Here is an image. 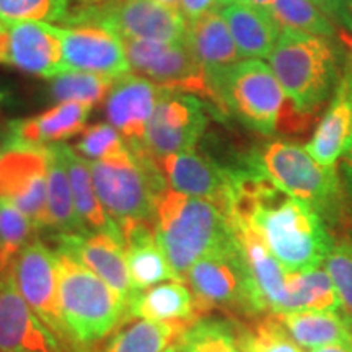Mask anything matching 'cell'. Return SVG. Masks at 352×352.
I'll list each match as a JSON object with an SVG mask.
<instances>
[{"label":"cell","mask_w":352,"mask_h":352,"mask_svg":"<svg viewBox=\"0 0 352 352\" xmlns=\"http://www.w3.org/2000/svg\"><path fill=\"white\" fill-rule=\"evenodd\" d=\"M226 212L252 228L287 272L323 266L334 245L324 219L311 206L279 191L248 166L230 170Z\"/></svg>","instance_id":"1"},{"label":"cell","mask_w":352,"mask_h":352,"mask_svg":"<svg viewBox=\"0 0 352 352\" xmlns=\"http://www.w3.org/2000/svg\"><path fill=\"white\" fill-rule=\"evenodd\" d=\"M155 232L158 245L182 283H186L192 264L236 241L226 209L170 188L157 202Z\"/></svg>","instance_id":"2"},{"label":"cell","mask_w":352,"mask_h":352,"mask_svg":"<svg viewBox=\"0 0 352 352\" xmlns=\"http://www.w3.org/2000/svg\"><path fill=\"white\" fill-rule=\"evenodd\" d=\"M59 307L76 352L91 349L129 318L127 300L77 259L56 250Z\"/></svg>","instance_id":"3"},{"label":"cell","mask_w":352,"mask_h":352,"mask_svg":"<svg viewBox=\"0 0 352 352\" xmlns=\"http://www.w3.org/2000/svg\"><path fill=\"white\" fill-rule=\"evenodd\" d=\"M267 64L298 116L314 114L338 85V51L331 38L283 30Z\"/></svg>","instance_id":"4"},{"label":"cell","mask_w":352,"mask_h":352,"mask_svg":"<svg viewBox=\"0 0 352 352\" xmlns=\"http://www.w3.org/2000/svg\"><path fill=\"white\" fill-rule=\"evenodd\" d=\"M88 164L96 196L120 230L134 222H155L157 202L168 184L145 148Z\"/></svg>","instance_id":"5"},{"label":"cell","mask_w":352,"mask_h":352,"mask_svg":"<svg viewBox=\"0 0 352 352\" xmlns=\"http://www.w3.org/2000/svg\"><path fill=\"white\" fill-rule=\"evenodd\" d=\"M248 168L279 191L307 202L323 219L338 215L341 189L336 168L320 165L302 145L271 140L248 157Z\"/></svg>","instance_id":"6"},{"label":"cell","mask_w":352,"mask_h":352,"mask_svg":"<svg viewBox=\"0 0 352 352\" xmlns=\"http://www.w3.org/2000/svg\"><path fill=\"white\" fill-rule=\"evenodd\" d=\"M186 284L195 297L199 318L215 310L235 315V320L267 314L250 276L239 241L192 264L186 274Z\"/></svg>","instance_id":"7"},{"label":"cell","mask_w":352,"mask_h":352,"mask_svg":"<svg viewBox=\"0 0 352 352\" xmlns=\"http://www.w3.org/2000/svg\"><path fill=\"white\" fill-rule=\"evenodd\" d=\"M223 111L232 113L259 134L279 129L290 103L279 80L264 59H243L223 77L217 88Z\"/></svg>","instance_id":"8"},{"label":"cell","mask_w":352,"mask_h":352,"mask_svg":"<svg viewBox=\"0 0 352 352\" xmlns=\"http://www.w3.org/2000/svg\"><path fill=\"white\" fill-rule=\"evenodd\" d=\"M131 72L147 78L157 87L175 94L195 95L208 100L214 108L226 114L222 101L210 85L204 69L186 41H142L122 39Z\"/></svg>","instance_id":"9"},{"label":"cell","mask_w":352,"mask_h":352,"mask_svg":"<svg viewBox=\"0 0 352 352\" xmlns=\"http://www.w3.org/2000/svg\"><path fill=\"white\" fill-rule=\"evenodd\" d=\"M64 25H96L121 39L186 41L188 21L178 10L153 0H111L100 7L69 12Z\"/></svg>","instance_id":"10"},{"label":"cell","mask_w":352,"mask_h":352,"mask_svg":"<svg viewBox=\"0 0 352 352\" xmlns=\"http://www.w3.org/2000/svg\"><path fill=\"white\" fill-rule=\"evenodd\" d=\"M0 199L12 202L36 230L50 228L47 148L7 144L0 153Z\"/></svg>","instance_id":"11"},{"label":"cell","mask_w":352,"mask_h":352,"mask_svg":"<svg viewBox=\"0 0 352 352\" xmlns=\"http://www.w3.org/2000/svg\"><path fill=\"white\" fill-rule=\"evenodd\" d=\"M13 277L25 302L56 334L65 351L72 352V342L65 331L59 307L56 252L47 248L39 239H34L13 263Z\"/></svg>","instance_id":"12"},{"label":"cell","mask_w":352,"mask_h":352,"mask_svg":"<svg viewBox=\"0 0 352 352\" xmlns=\"http://www.w3.org/2000/svg\"><path fill=\"white\" fill-rule=\"evenodd\" d=\"M206 127L208 114L201 98L165 90L145 129L144 148L155 160L195 151Z\"/></svg>","instance_id":"13"},{"label":"cell","mask_w":352,"mask_h":352,"mask_svg":"<svg viewBox=\"0 0 352 352\" xmlns=\"http://www.w3.org/2000/svg\"><path fill=\"white\" fill-rule=\"evenodd\" d=\"M65 70L118 78L131 72L122 39L96 25L59 26Z\"/></svg>","instance_id":"14"},{"label":"cell","mask_w":352,"mask_h":352,"mask_svg":"<svg viewBox=\"0 0 352 352\" xmlns=\"http://www.w3.org/2000/svg\"><path fill=\"white\" fill-rule=\"evenodd\" d=\"M0 352H67L21 297L13 267L0 274Z\"/></svg>","instance_id":"15"},{"label":"cell","mask_w":352,"mask_h":352,"mask_svg":"<svg viewBox=\"0 0 352 352\" xmlns=\"http://www.w3.org/2000/svg\"><path fill=\"white\" fill-rule=\"evenodd\" d=\"M7 25L3 64L44 78L64 72L59 26L46 21H15Z\"/></svg>","instance_id":"16"},{"label":"cell","mask_w":352,"mask_h":352,"mask_svg":"<svg viewBox=\"0 0 352 352\" xmlns=\"http://www.w3.org/2000/svg\"><path fill=\"white\" fill-rule=\"evenodd\" d=\"M164 91L134 72L114 80L107 96V116L132 151L144 148L145 129Z\"/></svg>","instance_id":"17"},{"label":"cell","mask_w":352,"mask_h":352,"mask_svg":"<svg viewBox=\"0 0 352 352\" xmlns=\"http://www.w3.org/2000/svg\"><path fill=\"white\" fill-rule=\"evenodd\" d=\"M57 252H63L94 271L116 289L127 302L135 294L127 270L124 241L107 232L57 235Z\"/></svg>","instance_id":"18"},{"label":"cell","mask_w":352,"mask_h":352,"mask_svg":"<svg viewBox=\"0 0 352 352\" xmlns=\"http://www.w3.org/2000/svg\"><path fill=\"white\" fill-rule=\"evenodd\" d=\"M157 165L170 189L212 201L226 209L230 192V170L220 168L196 151L158 158Z\"/></svg>","instance_id":"19"},{"label":"cell","mask_w":352,"mask_h":352,"mask_svg":"<svg viewBox=\"0 0 352 352\" xmlns=\"http://www.w3.org/2000/svg\"><path fill=\"white\" fill-rule=\"evenodd\" d=\"M186 43L204 69L215 94L223 77L240 60H243L220 8L195 21H189Z\"/></svg>","instance_id":"20"},{"label":"cell","mask_w":352,"mask_h":352,"mask_svg":"<svg viewBox=\"0 0 352 352\" xmlns=\"http://www.w3.org/2000/svg\"><path fill=\"white\" fill-rule=\"evenodd\" d=\"M91 107L82 103H59L38 116L8 122L7 144L50 147L63 144L85 129ZM3 145V147H6Z\"/></svg>","instance_id":"21"},{"label":"cell","mask_w":352,"mask_h":352,"mask_svg":"<svg viewBox=\"0 0 352 352\" xmlns=\"http://www.w3.org/2000/svg\"><path fill=\"white\" fill-rule=\"evenodd\" d=\"M352 139V74L344 69L331 103L305 148L320 165L336 168Z\"/></svg>","instance_id":"22"},{"label":"cell","mask_w":352,"mask_h":352,"mask_svg":"<svg viewBox=\"0 0 352 352\" xmlns=\"http://www.w3.org/2000/svg\"><path fill=\"white\" fill-rule=\"evenodd\" d=\"M230 222L264 308L267 314H283L285 310V300H287V289H285L287 271L272 256V253L264 246L252 228L239 220L230 219Z\"/></svg>","instance_id":"23"},{"label":"cell","mask_w":352,"mask_h":352,"mask_svg":"<svg viewBox=\"0 0 352 352\" xmlns=\"http://www.w3.org/2000/svg\"><path fill=\"white\" fill-rule=\"evenodd\" d=\"M129 276L135 292L176 279L158 245L155 222H134L121 228Z\"/></svg>","instance_id":"24"},{"label":"cell","mask_w":352,"mask_h":352,"mask_svg":"<svg viewBox=\"0 0 352 352\" xmlns=\"http://www.w3.org/2000/svg\"><path fill=\"white\" fill-rule=\"evenodd\" d=\"M223 20L243 59H267L283 30L271 13L246 0L220 7Z\"/></svg>","instance_id":"25"},{"label":"cell","mask_w":352,"mask_h":352,"mask_svg":"<svg viewBox=\"0 0 352 352\" xmlns=\"http://www.w3.org/2000/svg\"><path fill=\"white\" fill-rule=\"evenodd\" d=\"M127 314L129 318L183 324H191L199 318L191 289L182 280L160 283L135 292L127 302Z\"/></svg>","instance_id":"26"},{"label":"cell","mask_w":352,"mask_h":352,"mask_svg":"<svg viewBox=\"0 0 352 352\" xmlns=\"http://www.w3.org/2000/svg\"><path fill=\"white\" fill-rule=\"evenodd\" d=\"M277 316L305 351L352 344V318L344 310H290Z\"/></svg>","instance_id":"27"},{"label":"cell","mask_w":352,"mask_h":352,"mask_svg":"<svg viewBox=\"0 0 352 352\" xmlns=\"http://www.w3.org/2000/svg\"><path fill=\"white\" fill-rule=\"evenodd\" d=\"M59 148L60 153H63L65 170H67L69 175L74 204H76V210L82 220L83 227L88 232H107L122 239L120 227L109 219L103 204H101L98 196H96L90 164H88L85 158L78 155L72 147H69L67 144H59Z\"/></svg>","instance_id":"28"},{"label":"cell","mask_w":352,"mask_h":352,"mask_svg":"<svg viewBox=\"0 0 352 352\" xmlns=\"http://www.w3.org/2000/svg\"><path fill=\"white\" fill-rule=\"evenodd\" d=\"M47 148V215H50V230L56 235H74L87 233L76 204H74L72 189L63 153L59 144L50 145Z\"/></svg>","instance_id":"29"},{"label":"cell","mask_w":352,"mask_h":352,"mask_svg":"<svg viewBox=\"0 0 352 352\" xmlns=\"http://www.w3.org/2000/svg\"><path fill=\"white\" fill-rule=\"evenodd\" d=\"M285 289H287V300H285L284 311L342 310L336 287H334L331 277H329L328 271L324 270V266L308 271L287 272Z\"/></svg>","instance_id":"30"},{"label":"cell","mask_w":352,"mask_h":352,"mask_svg":"<svg viewBox=\"0 0 352 352\" xmlns=\"http://www.w3.org/2000/svg\"><path fill=\"white\" fill-rule=\"evenodd\" d=\"M186 327L189 324L134 318L114 334L103 352H165Z\"/></svg>","instance_id":"31"},{"label":"cell","mask_w":352,"mask_h":352,"mask_svg":"<svg viewBox=\"0 0 352 352\" xmlns=\"http://www.w3.org/2000/svg\"><path fill=\"white\" fill-rule=\"evenodd\" d=\"M178 352H243L233 320L201 316L173 342Z\"/></svg>","instance_id":"32"},{"label":"cell","mask_w":352,"mask_h":352,"mask_svg":"<svg viewBox=\"0 0 352 352\" xmlns=\"http://www.w3.org/2000/svg\"><path fill=\"white\" fill-rule=\"evenodd\" d=\"M233 321L243 352H305L276 314Z\"/></svg>","instance_id":"33"},{"label":"cell","mask_w":352,"mask_h":352,"mask_svg":"<svg viewBox=\"0 0 352 352\" xmlns=\"http://www.w3.org/2000/svg\"><path fill=\"white\" fill-rule=\"evenodd\" d=\"M271 13L280 30H296L331 39L338 34L336 23L314 0H272Z\"/></svg>","instance_id":"34"},{"label":"cell","mask_w":352,"mask_h":352,"mask_svg":"<svg viewBox=\"0 0 352 352\" xmlns=\"http://www.w3.org/2000/svg\"><path fill=\"white\" fill-rule=\"evenodd\" d=\"M116 78L80 70H65L51 78V95L59 103H82L95 107L107 98Z\"/></svg>","instance_id":"35"},{"label":"cell","mask_w":352,"mask_h":352,"mask_svg":"<svg viewBox=\"0 0 352 352\" xmlns=\"http://www.w3.org/2000/svg\"><path fill=\"white\" fill-rule=\"evenodd\" d=\"M36 228L12 202L0 199V274L12 271L25 246L36 239Z\"/></svg>","instance_id":"36"},{"label":"cell","mask_w":352,"mask_h":352,"mask_svg":"<svg viewBox=\"0 0 352 352\" xmlns=\"http://www.w3.org/2000/svg\"><path fill=\"white\" fill-rule=\"evenodd\" d=\"M76 152L88 162H101L120 158L131 152L129 145L109 122L85 127L76 145Z\"/></svg>","instance_id":"37"},{"label":"cell","mask_w":352,"mask_h":352,"mask_svg":"<svg viewBox=\"0 0 352 352\" xmlns=\"http://www.w3.org/2000/svg\"><path fill=\"white\" fill-rule=\"evenodd\" d=\"M67 15L69 0H0V20L3 23L28 20L64 23Z\"/></svg>","instance_id":"38"},{"label":"cell","mask_w":352,"mask_h":352,"mask_svg":"<svg viewBox=\"0 0 352 352\" xmlns=\"http://www.w3.org/2000/svg\"><path fill=\"white\" fill-rule=\"evenodd\" d=\"M323 266L336 287L342 310L352 318V240L334 241Z\"/></svg>","instance_id":"39"},{"label":"cell","mask_w":352,"mask_h":352,"mask_svg":"<svg viewBox=\"0 0 352 352\" xmlns=\"http://www.w3.org/2000/svg\"><path fill=\"white\" fill-rule=\"evenodd\" d=\"M314 2L334 23L344 26L347 33H352V10L347 0H314Z\"/></svg>","instance_id":"40"},{"label":"cell","mask_w":352,"mask_h":352,"mask_svg":"<svg viewBox=\"0 0 352 352\" xmlns=\"http://www.w3.org/2000/svg\"><path fill=\"white\" fill-rule=\"evenodd\" d=\"M220 0H182L179 13L186 19V21H195L201 16L208 15L209 12L219 10Z\"/></svg>","instance_id":"41"},{"label":"cell","mask_w":352,"mask_h":352,"mask_svg":"<svg viewBox=\"0 0 352 352\" xmlns=\"http://www.w3.org/2000/svg\"><path fill=\"white\" fill-rule=\"evenodd\" d=\"M108 2H111V0H69V12L87 10V8L100 7Z\"/></svg>","instance_id":"42"},{"label":"cell","mask_w":352,"mask_h":352,"mask_svg":"<svg viewBox=\"0 0 352 352\" xmlns=\"http://www.w3.org/2000/svg\"><path fill=\"white\" fill-rule=\"evenodd\" d=\"M344 176H346L347 189H349V192L352 196V139H351L349 148H347V152L344 155Z\"/></svg>","instance_id":"43"},{"label":"cell","mask_w":352,"mask_h":352,"mask_svg":"<svg viewBox=\"0 0 352 352\" xmlns=\"http://www.w3.org/2000/svg\"><path fill=\"white\" fill-rule=\"evenodd\" d=\"M6 46H7V25L0 20V64H3V57H6Z\"/></svg>","instance_id":"44"},{"label":"cell","mask_w":352,"mask_h":352,"mask_svg":"<svg viewBox=\"0 0 352 352\" xmlns=\"http://www.w3.org/2000/svg\"><path fill=\"white\" fill-rule=\"evenodd\" d=\"M310 352H352V344H333L318 347V349H311Z\"/></svg>","instance_id":"45"},{"label":"cell","mask_w":352,"mask_h":352,"mask_svg":"<svg viewBox=\"0 0 352 352\" xmlns=\"http://www.w3.org/2000/svg\"><path fill=\"white\" fill-rule=\"evenodd\" d=\"M248 3H252V6L261 8V10L271 13L272 10V0H246ZM272 15V13H271Z\"/></svg>","instance_id":"46"},{"label":"cell","mask_w":352,"mask_h":352,"mask_svg":"<svg viewBox=\"0 0 352 352\" xmlns=\"http://www.w3.org/2000/svg\"><path fill=\"white\" fill-rule=\"evenodd\" d=\"M153 2L160 3V6L173 8V10L179 12V7H182V0H153Z\"/></svg>","instance_id":"47"},{"label":"cell","mask_w":352,"mask_h":352,"mask_svg":"<svg viewBox=\"0 0 352 352\" xmlns=\"http://www.w3.org/2000/svg\"><path fill=\"white\" fill-rule=\"evenodd\" d=\"M346 41H347V47H349V59H347V64L344 69L349 70V72L352 74V33H347Z\"/></svg>","instance_id":"48"},{"label":"cell","mask_w":352,"mask_h":352,"mask_svg":"<svg viewBox=\"0 0 352 352\" xmlns=\"http://www.w3.org/2000/svg\"><path fill=\"white\" fill-rule=\"evenodd\" d=\"M233 2H240V0H220V7L228 6V3H233Z\"/></svg>","instance_id":"49"},{"label":"cell","mask_w":352,"mask_h":352,"mask_svg":"<svg viewBox=\"0 0 352 352\" xmlns=\"http://www.w3.org/2000/svg\"><path fill=\"white\" fill-rule=\"evenodd\" d=\"M165 352H178V351H176V349H175V347H173V346H170V347H168V349H166V351H165Z\"/></svg>","instance_id":"50"},{"label":"cell","mask_w":352,"mask_h":352,"mask_svg":"<svg viewBox=\"0 0 352 352\" xmlns=\"http://www.w3.org/2000/svg\"><path fill=\"white\" fill-rule=\"evenodd\" d=\"M347 3H349V7H351V10H352V0H347Z\"/></svg>","instance_id":"51"},{"label":"cell","mask_w":352,"mask_h":352,"mask_svg":"<svg viewBox=\"0 0 352 352\" xmlns=\"http://www.w3.org/2000/svg\"><path fill=\"white\" fill-rule=\"evenodd\" d=\"M0 153H2V151H0Z\"/></svg>","instance_id":"52"}]
</instances>
